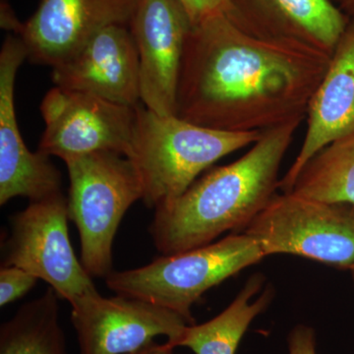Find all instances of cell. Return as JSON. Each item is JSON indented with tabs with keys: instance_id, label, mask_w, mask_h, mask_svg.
I'll list each match as a JSON object with an SVG mask.
<instances>
[{
	"instance_id": "6da1fadb",
	"label": "cell",
	"mask_w": 354,
	"mask_h": 354,
	"mask_svg": "<svg viewBox=\"0 0 354 354\" xmlns=\"http://www.w3.org/2000/svg\"><path fill=\"white\" fill-rule=\"evenodd\" d=\"M330 55L258 38L227 13L216 14L191 27L176 115L230 132H266L304 121Z\"/></svg>"
},
{
	"instance_id": "7a4b0ae2",
	"label": "cell",
	"mask_w": 354,
	"mask_h": 354,
	"mask_svg": "<svg viewBox=\"0 0 354 354\" xmlns=\"http://www.w3.org/2000/svg\"><path fill=\"white\" fill-rule=\"evenodd\" d=\"M301 122L263 133L239 160L212 169L180 197L155 209L149 232L158 252H183L245 230L279 189L281 162Z\"/></svg>"
},
{
	"instance_id": "3957f363",
	"label": "cell",
	"mask_w": 354,
	"mask_h": 354,
	"mask_svg": "<svg viewBox=\"0 0 354 354\" xmlns=\"http://www.w3.org/2000/svg\"><path fill=\"white\" fill-rule=\"evenodd\" d=\"M264 132H230L160 115L139 104L128 158L143 184V201L157 209L180 197L218 160L252 146Z\"/></svg>"
},
{
	"instance_id": "277c9868",
	"label": "cell",
	"mask_w": 354,
	"mask_h": 354,
	"mask_svg": "<svg viewBox=\"0 0 354 354\" xmlns=\"http://www.w3.org/2000/svg\"><path fill=\"white\" fill-rule=\"evenodd\" d=\"M265 257L257 242L243 232L183 252L162 255L136 269L113 271L104 279L116 295L165 307L193 325L191 308L205 292Z\"/></svg>"
},
{
	"instance_id": "5b68a950",
	"label": "cell",
	"mask_w": 354,
	"mask_h": 354,
	"mask_svg": "<svg viewBox=\"0 0 354 354\" xmlns=\"http://www.w3.org/2000/svg\"><path fill=\"white\" fill-rule=\"evenodd\" d=\"M70 179L68 212L80 236L81 262L92 278L113 272V246L128 209L143 199V184L122 153L95 152L64 160Z\"/></svg>"
},
{
	"instance_id": "8992f818",
	"label": "cell",
	"mask_w": 354,
	"mask_h": 354,
	"mask_svg": "<svg viewBox=\"0 0 354 354\" xmlns=\"http://www.w3.org/2000/svg\"><path fill=\"white\" fill-rule=\"evenodd\" d=\"M243 232L266 257L291 254L337 269L354 267V205L277 193Z\"/></svg>"
},
{
	"instance_id": "52a82bcc",
	"label": "cell",
	"mask_w": 354,
	"mask_h": 354,
	"mask_svg": "<svg viewBox=\"0 0 354 354\" xmlns=\"http://www.w3.org/2000/svg\"><path fill=\"white\" fill-rule=\"evenodd\" d=\"M67 198L30 202L10 218L2 266H15L46 281L70 305L100 293L70 241Z\"/></svg>"
},
{
	"instance_id": "ba28073f",
	"label": "cell",
	"mask_w": 354,
	"mask_h": 354,
	"mask_svg": "<svg viewBox=\"0 0 354 354\" xmlns=\"http://www.w3.org/2000/svg\"><path fill=\"white\" fill-rule=\"evenodd\" d=\"M46 129L39 152L67 160L95 152L129 155L137 123V106L53 87L41 104Z\"/></svg>"
},
{
	"instance_id": "9c48e42d",
	"label": "cell",
	"mask_w": 354,
	"mask_h": 354,
	"mask_svg": "<svg viewBox=\"0 0 354 354\" xmlns=\"http://www.w3.org/2000/svg\"><path fill=\"white\" fill-rule=\"evenodd\" d=\"M71 322L80 354H131L160 335L174 348L192 325L176 312L145 300L100 293L71 304Z\"/></svg>"
},
{
	"instance_id": "30bf717a",
	"label": "cell",
	"mask_w": 354,
	"mask_h": 354,
	"mask_svg": "<svg viewBox=\"0 0 354 354\" xmlns=\"http://www.w3.org/2000/svg\"><path fill=\"white\" fill-rule=\"evenodd\" d=\"M191 27L178 0H142L129 26L138 50L141 102L160 115H176L177 88Z\"/></svg>"
},
{
	"instance_id": "8fae6325",
	"label": "cell",
	"mask_w": 354,
	"mask_h": 354,
	"mask_svg": "<svg viewBox=\"0 0 354 354\" xmlns=\"http://www.w3.org/2000/svg\"><path fill=\"white\" fill-rule=\"evenodd\" d=\"M142 0H41L20 38L35 64L55 67L111 26L129 27Z\"/></svg>"
},
{
	"instance_id": "7c38bea8",
	"label": "cell",
	"mask_w": 354,
	"mask_h": 354,
	"mask_svg": "<svg viewBox=\"0 0 354 354\" xmlns=\"http://www.w3.org/2000/svg\"><path fill=\"white\" fill-rule=\"evenodd\" d=\"M19 36H8L0 53V205L16 197L30 201L62 193V174L48 156L32 153L21 136L14 87L16 74L27 58Z\"/></svg>"
},
{
	"instance_id": "4fadbf2b",
	"label": "cell",
	"mask_w": 354,
	"mask_h": 354,
	"mask_svg": "<svg viewBox=\"0 0 354 354\" xmlns=\"http://www.w3.org/2000/svg\"><path fill=\"white\" fill-rule=\"evenodd\" d=\"M51 79L55 87L124 106H138L139 55L131 30L120 25L102 30L71 57L53 67Z\"/></svg>"
},
{
	"instance_id": "5bb4252c",
	"label": "cell",
	"mask_w": 354,
	"mask_h": 354,
	"mask_svg": "<svg viewBox=\"0 0 354 354\" xmlns=\"http://www.w3.org/2000/svg\"><path fill=\"white\" fill-rule=\"evenodd\" d=\"M306 118V135L292 165L279 181L281 192L292 189L300 172L316 153L354 135V15L330 55Z\"/></svg>"
},
{
	"instance_id": "9a60e30c",
	"label": "cell",
	"mask_w": 354,
	"mask_h": 354,
	"mask_svg": "<svg viewBox=\"0 0 354 354\" xmlns=\"http://www.w3.org/2000/svg\"><path fill=\"white\" fill-rule=\"evenodd\" d=\"M227 13L249 34L332 55L349 18L330 0H228Z\"/></svg>"
},
{
	"instance_id": "2e32d148",
	"label": "cell",
	"mask_w": 354,
	"mask_h": 354,
	"mask_svg": "<svg viewBox=\"0 0 354 354\" xmlns=\"http://www.w3.org/2000/svg\"><path fill=\"white\" fill-rule=\"evenodd\" d=\"M264 281L262 274H253L227 308L208 322L187 326L174 348H188L195 354L236 353L250 324L272 301L274 290L270 286L256 297Z\"/></svg>"
},
{
	"instance_id": "e0dca14e",
	"label": "cell",
	"mask_w": 354,
	"mask_h": 354,
	"mask_svg": "<svg viewBox=\"0 0 354 354\" xmlns=\"http://www.w3.org/2000/svg\"><path fill=\"white\" fill-rule=\"evenodd\" d=\"M58 295L51 288L27 302L0 328V354H69Z\"/></svg>"
},
{
	"instance_id": "ac0fdd59",
	"label": "cell",
	"mask_w": 354,
	"mask_h": 354,
	"mask_svg": "<svg viewBox=\"0 0 354 354\" xmlns=\"http://www.w3.org/2000/svg\"><path fill=\"white\" fill-rule=\"evenodd\" d=\"M290 192L319 201L354 205V135L316 153Z\"/></svg>"
},
{
	"instance_id": "d6986e66",
	"label": "cell",
	"mask_w": 354,
	"mask_h": 354,
	"mask_svg": "<svg viewBox=\"0 0 354 354\" xmlns=\"http://www.w3.org/2000/svg\"><path fill=\"white\" fill-rule=\"evenodd\" d=\"M31 272L15 266H1L0 269V306L12 304L25 297L38 283Z\"/></svg>"
},
{
	"instance_id": "ffe728a7",
	"label": "cell",
	"mask_w": 354,
	"mask_h": 354,
	"mask_svg": "<svg viewBox=\"0 0 354 354\" xmlns=\"http://www.w3.org/2000/svg\"><path fill=\"white\" fill-rule=\"evenodd\" d=\"M185 9L191 24L195 25L206 18L230 10L228 0H178Z\"/></svg>"
},
{
	"instance_id": "44dd1931",
	"label": "cell",
	"mask_w": 354,
	"mask_h": 354,
	"mask_svg": "<svg viewBox=\"0 0 354 354\" xmlns=\"http://www.w3.org/2000/svg\"><path fill=\"white\" fill-rule=\"evenodd\" d=\"M288 354H316L315 332L305 325H298L288 335Z\"/></svg>"
},
{
	"instance_id": "7402d4cb",
	"label": "cell",
	"mask_w": 354,
	"mask_h": 354,
	"mask_svg": "<svg viewBox=\"0 0 354 354\" xmlns=\"http://www.w3.org/2000/svg\"><path fill=\"white\" fill-rule=\"evenodd\" d=\"M1 27L13 31L16 36H20L24 29V23L19 22L7 0H1Z\"/></svg>"
},
{
	"instance_id": "603a6c76",
	"label": "cell",
	"mask_w": 354,
	"mask_h": 354,
	"mask_svg": "<svg viewBox=\"0 0 354 354\" xmlns=\"http://www.w3.org/2000/svg\"><path fill=\"white\" fill-rule=\"evenodd\" d=\"M174 349L167 342L164 344L153 342V344H149L146 348L140 349L136 353L131 354H174Z\"/></svg>"
},
{
	"instance_id": "cb8c5ba5",
	"label": "cell",
	"mask_w": 354,
	"mask_h": 354,
	"mask_svg": "<svg viewBox=\"0 0 354 354\" xmlns=\"http://www.w3.org/2000/svg\"><path fill=\"white\" fill-rule=\"evenodd\" d=\"M339 8L348 17L354 15V0H337Z\"/></svg>"
},
{
	"instance_id": "d4e9b609",
	"label": "cell",
	"mask_w": 354,
	"mask_h": 354,
	"mask_svg": "<svg viewBox=\"0 0 354 354\" xmlns=\"http://www.w3.org/2000/svg\"><path fill=\"white\" fill-rule=\"evenodd\" d=\"M351 276H353V279L354 281V267L353 268V269L351 270Z\"/></svg>"
}]
</instances>
